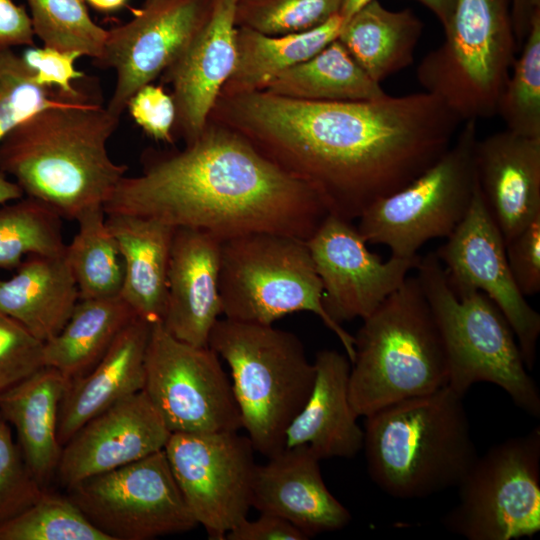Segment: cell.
Instances as JSON below:
<instances>
[{
	"label": "cell",
	"mask_w": 540,
	"mask_h": 540,
	"mask_svg": "<svg viewBox=\"0 0 540 540\" xmlns=\"http://www.w3.org/2000/svg\"><path fill=\"white\" fill-rule=\"evenodd\" d=\"M208 120L307 184L329 214L352 222L433 165L461 123L425 91L350 102L264 90L219 95Z\"/></svg>",
	"instance_id": "obj_1"
},
{
	"label": "cell",
	"mask_w": 540,
	"mask_h": 540,
	"mask_svg": "<svg viewBox=\"0 0 540 540\" xmlns=\"http://www.w3.org/2000/svg\"><path fill=\"white\" fill-rule=\"evenodd\" d=\"M103 208L200 229L222 241L255 232L306 241L329 214L307 184L212 121L181 150L147 152L141 173L125 175Z\"/></svg>",
	"instance_id": "obj_2"
},
{
	"label": "cell",
	"mask_w": 540,
	"mask_h": 540,
	"mask_svg": "<svg viewBox=\"0 0 540 540\" xmlns=\"http://www.w3.org/2000/svg\"><path fill=\"white\" fill-rule=\"evenodd\" d=\"M91 84L80 83L77 92L24 120L0 142V170L25 196L65 219L103 206L128 170L107 148L120 118Z\"/></svg>",
	"instance_id": "obj_3"
},
{
	"label": "cell",
	"mask_w": 540,
	"mask_h": 540,
	"mask_svg": "<svg viewBox=\"0 0 540 540\" xmlns=\"http://www.w3.org/2000/svg\"><path fill=\"white\" fill-rule=\"evenodd\" d=\"M368 474L394 498H424L458 486L478 457L463 397L445 386L365 417Z\"/></svg>",
	"instance_id": "obj_4"
},
{
	"label": "cell",
	"mask_w": 540,
	"mask_h": 540,
	"mask_svg": "<svg viewBox=\"0 0 540 540\" xmlns=\"http://www.w3.org/2000/svg\"><path fill=\"white\" fill-rule=\"evenodd\" d=\"M349 400L360 416L448 384L445 349L416 276H407L354 336Z\"/></svg>",
	"instance_id": "obj_5"
},
{
	"label": "cell",
	"mask_w": 540,
	"mask_h": 540,
	"mask_svg": "<svg viewBox=\"0 0 540 540\" xmlns=\"http://www.w3.org/2000/svg\"><path fill=\"white\" fill-rule=\"evenodd\" d=\"M208 346L229 366L232 389L255 451L285 448L286 431L312 391L315 366L301 340L272 324L218 319Z\"/></svg>",
	"instance_id": "obj_6"
},
{
	"label": "cell",
	"mask_w": 540,
	"mask_h": 540,
	"mask_svg": "<svg viewBox=\"0 0 540 540\" xmlns=\"http://www.w3.org/2000/svg\"><path fill=\"white\" fill-rule=\"evenodd\" d=\"M416 277L440 331L447 386L464 397L478 382L503 389L514 404L540 416V393L528 373L516 336L497 305L483 292L457 296L435 252L420 257Z\"/></svg>",
	"instance_id": "obj_7"
},
{
	"label": "cell",
	"mask_w": 540,
	"mask_h": 540,
	"mask_svg": "<svg viewBox=\"0 0 540 540\" xmlns=\"http://www.w3.org/2000/svg\"><path fill=\"white\" fill-rule=\"evenodd\" d=\"M219 294L222 315L240 322L272 324L290 313L311 312L354 360V336L325 310L322 283L305 240L270 232L223 240Z\"/></svg>",
	"instance_id": "obj_8"
},
{
	"label": "cell",
	"mask_w": 540,
	"mask_h": 540,
	"mask_svg": "<svg viewBox=\"0 0 540 540\" xmlns=\"http://www.w3.org/2000/svg\"><path fill=\"white\" fill-rule=\"evenodd\" d=\"M444 32L418 64V82L461 122L494 117L518 50L511 0H457Z\"/></svg>",
	"instance_id": "obj_9"
},
{
	"label": "cell",
	"mask_w": 540,
	"mask_h": 540,
	"mask_svg": "<svg viewBox=\"0 0 540 540\" xmlns=\"http://www.w3.org/2000/svg\"><path fill=\"white\" fill-rule=\"evenodd\" d=\"M477 121L464 122L446 152L404 188L375 202L358 218L367 243L411 258L428 241L448 237L466 216L478 185Z\"/></svg>",
	"instance_id": "obj_10"
},
{
	"label": "cell",
	"mask_w": 540,
	"mask_h": 540,
	"mask_svg": "<svg viewBox=\"0 0 540 540\" xmlns=\"http://www.w3.org/2000/svg\"><path fill=\"white\" fill-rule=\"evenodd\" d=\"M443 519L468 540H512L540 530V427L478 456Z\"/></svg>",
	"instance_id": "obj_11"
},
{
	"label": "cell",
	"mask_w": 540,
	"mask_h": 540,
	"mask_svg": "<svg viewBox=\"0 0 540 540\" xmlns=\"http://www.w3.org/2000/svg\"><path fill=\"white\" fill-rule=\"evenodd\" d=\"M145 393L171 433L237 431L241 416L220 357L209 346L173 337L151 324Z\"/></svg>",
	"instance_id": "obj_12"
},
{
	"label": "cell",
	"mask_w": 540,
	"mask_h": 540,
	"mask_svg": "<svg viewBox=\"0 0 540 540\" xmlns=\"http://www.w3.org/2000/svg\"><path fill=\"white\" fill-rule=\"evenodd\" d=\"M67 496L111 540H148L198 525L164 449L83 479Z\"/></svg>",
	"instance_id": "obj_13"
},
{
	"label": "cell",
	"mask_w": 540,
	"mask_h": 540,
	"mask_svg": "<svg viewBox=\"0 0 540 540\" xmlns=\"http://www.w3.org/2000/svg\"><path fill=\"white\" fill-rule=\"evenodd\" d=\"M188 509L211 540L247 518L257 464L249 437L237 431L171 433L164 448Z\"/></svg>",
	"instance_id": "obj_14"
},
{
	"label": "cell",
	"mask_w": 540,
	"mask_h": 540,
	"mask_svg": "<svg viewBox=\"0 0 540 540\" xmlns=\"http://www.w3.org/2000/svg\"><path fill=\"white\" fill-rule=\"evenodd\" d=\"M435 254L457 296L477 290L497 305L516 336L526 367L531 370L536 360L540 315L513 279L505 241L486 207L479 184L466 216Z\"/></svg>",
	"instance_id": "obj_15"
},
{
	"label": "cell",
	"mask_w": 540,
	"mask_h": 540,
	"mask_svg": "<svg viewBox=\"0 0 540 540\" xmlns=\"http://www.w3.org/2000/svg\"><path fill=\"white\" fill-rule=\"evenodd\" d=\"M212 0H145L131 19L108 30L94 63L113 69L116 81L106 107L119 117L131 97L179 57L206 20Z\"/></svg>",
	"instance_id": "obj_16"
},
{
	"label": "cell",
	"mask_w": 540,
	"mask_h": 540,
	"mask_svg": "<svg viewBox=\"0 0 540 540\" xmlns=\"http://www.w3.org/2000/svg\"><path fill=\"white\" fill-rule=\"evenodd\" d=\"M306 244L322 283L324 308L339 324L373 313L420 259L391 256L382 261L352 221L331 214Z\"/></svg>",
	"instance_id": "obj_17"
},
{
	"label": "cell",
	"mask_w": 540,
	"mask_h": 540,
	"mask_svg": "<svg viewBox=\"0 0 540 540\" xmlns=\"http://www.w3.org/2000/svg\"><path fill=\"white\" fill-rule=\"evenodd\" d=\"M171 435L144 390L87 421L62 447L57 474L67 488L163 450Z\"/></svg>",
	"instance_id": "obj_18"
},
{
	"label": "cell",
	"mask_w": 540,
	"mask_h": 540,
	"mask_svg": "<svg viewBox=\"0 0 540 540\" xmlns=\"http://www.w3.org/2000/svg\"><path fill=\"white\" fill-rule=\"evenodd\" d=\"M238 0H212L209 14L174 63L161 75L176 107L174 134L188 144L205 129L236 59Z\"/></svg>",
	"instance_id": "obj_19"
},
{
	"label": "cell",
	"mask_w": 540,
	"mask_h": 540,
	"mask_svg": "<svg viewBox=\"0 0 540 540\" xmlns=\"http://www.w3.org/2000/svg\"><path fill=\"white\" fill-rule=\"evenodd\" d=\"M319 462L308 446L300 445L285 447L257 465L252 507L286 519L307 539L346 527L350 511L327 488Z\"/></svg>",
	"instance_id": "obj_20"
},
{
	"label": "cell",
	"mask_w": 540,
	"mask_h": 540,
	"mask_svg": "<svg viewBox=\"0 0 540 540\" xmlns=\"http://www.w3.org/2000/svg\"><path fill=\"white\" fill-rule=\"evenodd\" d=\"M221 242L196 228L177 227L174 231L161 323L173 337L194 346H208L211 331L222 315Z\"/></svg>",
	"instance_id": "obj_21"
},
{
	"label": "cell",
	"mask_w": 540,
	"mask_h": 540,
	"mask_svg": "<svg viewBox=\"0 0 540 540\" xmlns=\"http://www.w3.org/2000/svg\"><path fill=\"white\" fill-rule=\"evenodd\" d=\"M477 180L505 244L540 217V138L507 129L478 139Z\"/></svg>",
	"instance_id": "obj_22"
},
{
	"label": "cell",
	"mask_w": 540,
	"mask_h": 540,
	"mask_svg": "<svg viewBox=\"0 0 540 540\" xmlns=\"http://www.w3.org/2000/svg\"><path fill=\"white\" fill-rule=\"evenodd\" d=\"M150 330L151 324L136 316L88 372L68 379L58 414L62 447L91 418L144 389Z\"/></svg>",
	"instance_id": "obj_23"
},
{
	"label": "cell",
	"mask_w": 540,
	"mask_h": 540,
	"mask_svg": "<svg viewBox=\"0 0 540 540\" xmlns=\"http://www.w3.org/2000/svg\"><path fill=\"white\" fill-rule=\"evenodd\" d=\"M315 380L305 405L289 425L285 447L308 446L321 459L353 458L363 447V429L349 400L351 362L336 350L318 351Z\"/></svg>",
	"instance_id": "obj_24"
},
{
	"label": "cell",
	"mask_w": 540,
	"mask_h": 540,
	"mask_svg": "<svg viewBox=\"0 0 540 540\" xmlns=\"http://www.w3.org/2000/svg\"><path fill=\"white\" fill-rule=\"evenodd\" d=\"M106 223L124 262L120 296L138 317L150 324L162 322L175 227L157 219L123 213L106 214Z\"/></svg>",
	"instance_id": "obj_25"
},
{
	"label": "cell",
	"mask_w": 540,
	"mask_h": 540,
	"mask_svg": "<svg viewBox=\"0 0 540 540\" xmlns=\"http://www.w3.org/2000/svg\"><path fill=\"white\" fill-rule=\"evenodd\" d=\"M67 381L43 366L0 393V414L15 429L25 463L42 486L56 472L62 451L57 428Z\"/></svg>",
	"instance_id": "obj_26"
},
{
	"label": "cell",
	"mask_w": 540,
	"mask_h": 540,
	"mask_svg": "<svg viewBox=\"0 0 540 540\" xmlns=\"http://www.w3.org/2000/svg\"><path fill=\"white\" fill-rule=\"evenodd\" d=\"M79 299L65 254L30 255L11 277H0V312L43 343L59 333Z\"/></svg>",
	"instance_id": "obj_27"
},
{
	"label": "cell",
	"mask_w": 540,
	"mask_h": 540,
	"mask_svg": "<svg viewBox=\"0 0 540 540\" xmlns=\"http://www.w3.org/2000/svg\"><path fill=\"white\" fill-rule=\"evenodd\" d=\"M423 23L411 9L392 11L373 0L343 23L337 40L375 82L409 67Z\"/></svg>",
	"instance_id": "obj_28"
},
{
	"label": "cell",
	"mask_w": 540,
	"mask_h": 540,
	"mask_svg": "<svg viewBox=\"0 0 540 540\" xmlns=\"http://www.w3.org/2000/svg\"><path fill=\"white\" fill-rule=\"evenodd\" d=\"M339 14L299 33L267 35L247 27L235 32L236 59L220 95L262 91L283 71L311 58L338 38Z\"/></svg>",
	"instance_id": "obj_29"
},
{
	"label": "cell",
	"mask_w": 540,
	"mask_h": 540,
	"mask_svg": "<svg viewBox=\"0 0 540 540\" xmlns=\"http://www.w3.org/2000/svg\"><path fill=\"white\" fill-rule=\"evenodd\" d=\"M137 315L119 295L79 299L69 319L43 343V364L68 379L88 372Z\"/></svg>",
	"instance_id": "obj_30"
},
{
	"label": "cell",
	"mask_w": 540,
	"mask_h": 540,
	"mask_svg": "<svg viewBox=\"0 0 540 540\" xmlns=\"http://www.w3.org/2000/svg\"><path fill=\"white\" fill-rule=\"evenodd\" d=\"M264 91L315 102L367 101L387 95L337 39L311 58L283 71Z\"/></svg>",
	"instance_id": "obj_31"
},
{
	"label": "cell",
	"mask_w": 540,
	"mask_h": 540,
	"mask_svg": "<svg viewBox=\"0 0 540 540\" xmlns=\"http://www.w3.org/2000/svg\"><path fill=\"white\" fill-rule=\"evenodd\" d=\"M76 221L78 231L66 245L65 258L78 287L79 298L119 296L124 280V262L106 223L103 206L85 210Z\"/></svg>",
	"instance_id": "obj_32"
},
{
	"label": "cell",
	"mask_w": 540,
	"mask_h": 540,
	"mask_svg": "<svg viewBox=\"0 0 540 540\" xmlns=\"http://www.w3.org/2000/svg\"><path fill=\"white\" fill-rule=\"evenodd\" d=\"M62 217L24 196L0 206V269L15 270L30 255L65 254Z\"/></svg>",
	"instance_id": "obj_33"
},
{
	"label": "cell",
	"mask_w": 540,
	"mask_h": 540,
	"mask_svg": "<svg viewBox=\"0 0 540 540\" xmlns=\"http://www.w3.org/2000/svg\"><path fill=\"white\" fill-rule=\"evenodd\" d=\"M497 115L507 130L540 138V7L532 11L521 54L515 58L500 95Z\"/></svg>",
	"instance_id": "obj_34"
},
{
	"label": "cell",
	"mask_w": 540,
	"mask_h": 540,
	"mask_svg": "<svg viewBox=\"0 0 540 540\" xmlns=\"http://www.w3.org/2000/svg\"><path fill=\"white\" fill-rule=\"evenodd\" d=\"M32 29L44 46L98 59L108 30L95 23L85 0H26Z\"/></svg>",
	"instance_id": "obj_35"
},
{
	"label": "cell",
	"mask_w": 540,
	"mask_h": 540,
	"mask_svg": "<svg viewBox=\"0 0 540 540\" xmlns=\"http://www.w3.org/2000/svg\"><path fill=\"white\" fill-rule=\"evenodd\" d=\"M0 540H111L67 497L44 492L22 513L0 525Z\"/></svg>",
	"instance_id": "obj_36"
},
{
	"label": "cell",
	"mask_w": 540,
	"mask_h": 540,
	"mask_svg": "<svg viewBox=\"0 0 540 540\" xmlns=\"http://www.w3.org/2000/svg\"><path fill=\"white\" fill-rule=\"evenodd\" d=\"M342 0H238L237 27L267 35H285L314 29L339 14Z\"/></svg>",
	"instance_id": "obj_37"
},
{
	"label": "cell",
	"mask_w": 540,
	"mask_h": 540,
	"mask_svg": "<svg viewBox=\"0 0 540 540\" xmlns=\"http://www.w3.org/2000/svg\"><path fill=\"white\" fill-rule=\"evenodd\" d=\"M65 95L38 84L33 71L13 49L0 52V142L24 120Z\"/></svg>",
	"instance_id": "obj_38"
},
{
	"label": "cell",
	"mask_w": 540,
	"mask_h": 540,
	"mask_svg": "<svg viewBox=\"0 0 540 540\" xmlns=\"http://www.w3.org/2000/svg\"><path fill=\"white\" fill-rule=\"evenodd\" d=\"M43 486L29 470L11 426L0 422V525L13 519L44 493Z\"/></svg>",
	"instance_id": "obj_39"
},
{
	"label": "cell",
	"mask_w": 540,
	"mask_h": 540,
	"mask_svg": "<svg viewBox=\"0 0 540 540\" xmlns=\"http://www.w3.org/2000/svg\"><path fill=\"white\" fill-rule=\"evenodd\" d=\"M43 366V342L0 312V393Z\"/></svg>",
	"instance_id": "obj_40"
},
{
	"label": "cell",
	"mask_w": 540,
	"mask_h": 540,
	"mask_svg": "<svg viewBox=\"0 0 540 540\" xmlns=\"http://www.w3.org/2000/svg\"><path fill=\"white\" fill-rule=\"evenodd\" d=\"M127 109L148 136L156 141L174 142L176 107L162 85L150 83L141 87L129 100Z\"/></svg>",
	"instance_id": "obj_41"
},
{
	"label": "cell",
	"mask_w": 540,
	"mask_h": 540,
	"mask_svg": "<svg viewBox=\"0 0 540 540\" xmlns=\"http://www.w3.org/2000/svg\"><path fill=\"white\" fill-rule=\"evenodd\" d=\"M23 61L33 71L36 82L42 86L57 89L65 94L78 90V81L86 75L75 67L81 56L50 47H27L21 54Z\"/></svg>",
	"instance_id": "obj_42"
},
{
	"label": "cell",
	"mask_w": 540,
	"mask_h": 540,
	"mask_svg": "<svg viewBox=\"0 0 540 540\" xmlns=\"http://www.w3.org/2000/svg\"><path fill=\"white\" fill-rule=\"evenodd\" d=\"M513 279L525 297L540 291V217L505 244Z\"/></svg>",
	"instance_id": "obj_43"
},
{
	"label": "cell",
	"mask_w": 540,
	"mask_h": 540,
	"mask_svg": "<svg viewBox=\"0 0 540 540\" xmlns=\"http://www.w3.org/2000/svg\"><path fill=\"white\" fill-rule=\"evenodd\" d=\"M225 540H307V537L286 519L260 512L258 518H245L235 525Z\"/></svg>",
	"instance_id": "obj_44"
},
{
	"label": "cell",
	"mask_w": 540,
	"mask_h": 540,
	"mask_svg": "<svg viewBox=\"0 0 540 540\" xmlns=\"http://www.w3.org/2000/svg\"><path fill=\"white\" fill-rule=\"evenodd\" d=\"M31 18L24 5L0 0V52L19 46H34Z\"/></svg>",
	"instance_id": "obj_45"
},
{
	"label": "cell",
	"mask_w": 540,
	"mask_h": 540,
	"mask_svg": "<svg viewBox=\"0 0 540 540\" xmlns=\"http://www.w3.org/2000/svg\"><path fill=\"white\" fill-rule=\"evenodd\" d=\"M533 9L530 0H511V17L518 49L527 35Z\"/></svg>",
	"instance_id": "obj_46"
},
{
	"label": "cell",
	"mask_w": 540,
	"mask_h": 540,
	"mask_svg": "<svg viewBox=\"0 0 540 540\" xmlns=\"http://www.w3.org/2000/svg\"><path fill=\"white\" fill-rule=\"evenodd\" d=\"M427 7L441 23L443 29L448 25L457 0H416Z\"/></svg>",
	"instance_id": "obj_47"
},
{
	"label": "cell",
	"mask_w": 540,
	"mask_h": 540,
	"mask_svg": "<svg viewBox=\"0 0 540 540\" xmlns=\"http://www.w3.org/2000/svg\"><path fill=\"white\" fill-rule=\"evenodd\" d=\"M19 185L0 170V206L24 197Z\"/></svg>",
	"instance_id": "obj_48"
},
{
	"label": "cell",
	"mask_w": 540,
	"mask_h": 540,
	"mask_svg": "<svg viewBox=\"0 0 540 540\" xmlns=\"http://www.w3.org/2000/svg\"><path fill=\"white\" fill-rule=\"evenodd\" d=\"M129 0H85L94 10L104 14H111L122 10Z\"/></svg>",
	"instance_id": "obj_49"
},
{
	"label": "cell",
	"mask_w": 540,
	"mask_h": 540,
	"mask_svg": "<svg viewBox=\"0 0 540 540\" xmlns=\"http://www.w3.org/2000/svg\"><path fill=\"white\" fill-rule=\"evenodd\" d=\"M371 1L373 0H342L339 15L343 23Z\"/></svg>",
	"instance_id": "obj_50"
},
{
	"label": "cell",
	"mask_w": 540,
	"mask_h": 540,
	"mask_svg": "<svg viewBox=\"0 0 540 540\" xmlns=\"http://www.w3.org/2000/svg\"><path fill=\"white\" fill-rule=\"evenodd\" d=\"M533 8L540 7V0H530Z\"/></svg>",
	"instance_id": "obj_51"
},
{
	"label": "cell",
	"mask_w": 540,
	"mask_h": 540,
	"mask_svg": "<svg viewBox=\"0 0 540 540\" xmlns=\"http://www.w3.org/2000/svg\"><path fill=\"white\" fill-rule=\"evenodd\" d=\"M2 419H3V418H2V416H1V414H0V422H1Z\"/></svg>",
	"instance_id": "obj_52"
}]
</instances>
